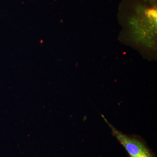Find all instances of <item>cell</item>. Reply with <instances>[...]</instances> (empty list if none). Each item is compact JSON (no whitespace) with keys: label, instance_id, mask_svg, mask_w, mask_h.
Instances as JSON below:
<instances>
[{"label":"cell","instance_id":"obj_1","mask_svg":"<svg viewBox=\"0 0 157 157\" xmlns=\"http://www.w3.org/2000/svg\"><path fill=\"white\" fill-rule=\"evenodd\" d=\"M101 116L111 129L112 135L123 146L129 157H156L142 137L137 135L124 134L113 126L104 115Z\"/></svg>","mask_w":157,"mask_h":157}]
</instances>
